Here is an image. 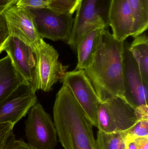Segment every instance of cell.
Returning a JSON list of instances; mask_svg holds the SVG:
<instances>
[{
    "instance_id": "32",
    "label": "cell",
    "mask_w": 148,
    "mask_h": 149,
    "mask_svg": "<svg viewBox=\"0 0 148 149\" xmlns=\"http://www.w3.org/2000/svg\"><path fill=\"white\" fill-rule=\"evenodd\" d=\"M81 0H76V2H77V5L79 6V4H80V2H81Z\"/></svg>"
},
{
    "instance_id": "6",
    "label": "cell",
    "mask_w": 148,
    "mask_h": 149,
    "mask_svg": "<svg viewBox=\"0 0 148 149\" xmlns=\"http://www.w3.org/2000/svg\"><path fill=\"white\" fill-rule=\"evenodd\" d=\"M28 113L25 132L28 144L36 149L55 148L58 137L49 114L39 103L32 107Z\"/></svg>"
},
{
    "instance_id": "10",
    "label": "cell",
    "mask_w": 148,
    "mask_h": 149,
    "mask_svg": "<svg viewBox=\"0 0 148 149\" xmlns=\"http://www.w3.org/2000/svg\"><path fill=\"white\" fill-rule=\"evenodd\" d=\"M129 45L124 41L123 55L124 100L135 109L148 105V84L145 83L139 68L129 50Z\"/></svg>"
},
{
    "instance_id": "13",
    "label": "cell",
    "mask_w": 148,
    "mask_h": 149,
    "mask_svg": "<svg viewBox=\"0 0 148 149\" xmlns=\"http://www.w3.org/2000/svg\"><path fill=\"white\" fill-rule=\"evenodd\" d=\"M109 26L114 37L120 42L132 36L134 26L133 11L127 0H112L109 12Z\"/></svg>"
},
{
    "instance_id": "8",
    "label": "cell",
    "mask_w": 148,
    "mask_h": 149,
    "mask_svg": "<svg viewBox=\"0 0 148 149\" xmlns=\"http://www.w3.org/2000/svg\"><path fill=\"white\" fill-rule=\"evenodd\" d=\"M30 10L36 31L42 38L68 41L74 22L73 15H58L47 8Z\"/></svg>"
},
{
    "instance_id": "17",
    "label": "cell",
    "mask_w": 148,
    "mask_h": 149,
    "mask_svg": "<svg viewBox=\"0 0 148 149\" xmlns=\"http://www.w3.org/2000/svg\"><path fill=\"white\" fill-rule=\"evenodd\" d=\"M133 11L134 26L132 36L134 38L143 34L148 27V7L141 0H127Z\"/></svg>"
},
{
    "instance_id": "5",
    "label": "cell",
    "mask_w": 148,
    "mask_h": 149,
    "mask_svg": "<svg viewBox=\"0 0 148 149\" xmlns=\"http://www.w3.org/2000/svg\"><path fill=\"white\" fill-rule=\"evenodd\" d=\"M137 121L134 109L120 97L101 102L98 107L97 128L103 132H125Z\"/></svg>"
},
{
    "instance_id": "14",
    "label": "cell",
    "mask_w": 148,
    "mask_h": 149,
    "mask_svg": "<svg viewBox=\"0 0 148 149\" xmlns=\"http://www.w3.org/2000/svg\"><path fill=\"white\" fill-rule=\"evenodd\" d=\"M103 29L93 30L82 38L76 47L78 62L75 70H84L90 66L97 51Z\"/></svg>"
},
{
    "instance_id": "22",
    "label": "cell",
    "mask_w": 148,
    "mask_h": 149,
    "mask_svg": "<svg viewBox=\"0 0 148 149\" xmlns=\"http://www.w3.org/2000/svg\"><path fill=\"white\" fill-rule=\"evenodd\" d=\"M14 125L9 122L0 123V149L4 146L10 136L14 133Z\"/></svg>"
},
{
    "instance_id": "1",
    "label": "cell",
    "mask_w": 148,
    "mask_h": 149,
    "mask_svg": "<svg viewBox=\"0 0 148 149\" xmlns=\"http://www.w3.org/2000/svg\"><path fill=\"white\" fill-rule=\"evenodd\" d=\"M124 41H118L108 29H104L93 62L84 70L101 102L115 97L124 100Z\"/></svg>"
},
{
    "instance_id": "2",
    "label": "cell",
    "mask_w": 148,
    "mask_h": 149,
    "mask_svg": "<svg viewBox=\"0 0 148 149\" xmlns=\"http://www.w3.org/2000/svg\"><path fill=\"white\" fill-rule=\"evenodd\" d=\"M53 116L57 137L64 149H97L93 126L65 85L56 94Z\"/></svg>"
},
{
    "instance_id": "25",
    "label": "cell",
    "mask_w": 148,
    "mask_h": 149,
    "mask_svg": "<svg viewBox=\"0 0 148 149\" xmlns=\"http://www.w3.org/2000/svg\"><path fill=\"white\" fill-rule=\"evenodd\" d=\"M18 0H0V13L5 12L17 3Z\"/></svg>"
},
{
    "instance_id": "9",
    "label": "cell",
    "mask_w": 148,
    "mask_h": 149,
    "mask_svg": "<svg viewBox=\"0 0 148 149\" xmlns=\"http://www.w3.org/2000/svg\"><path fill=\"white\" fill-rule=\"evenodd\" d=\"M36 91L24 81L0 102V123L15 125L37 103Z\"/></svg>"
},
{
    "instance_id": "21",
    "label": "cell",
    "mask_w": 148,
    "mask_h": 149,
    "mask_svg": "<svg viewBox=\"0 0 148 149\" xmlns=\"http://www.w3.org/2000/svg\"><path fill=\"white\" fill-rule=\"evenodd\" d=\"M49 3V0H18L16 5L19 8L30 10L47 8Z\"/></svg>"
},
{
    "instance_id": "20",
    "label": "cell",
    "mask_w": 148,
    "mask_h": 149,
    "mask_svg": "<svg viewBox=\"0 0 148 149\" xmlns=\"http://www.w3.org/2000/svg\"><path fill=\"white\" fill-rule=\"evenodd\" d=\"M125 132L126 137L134 140L148 136V120H138L136 124Z\"/></svg>"
},
{
    "instance_id": "12",
    "label": "cell",
    "mask_w": 148,
    "mask_h": 149,
    "mask_svg": "<svg viewBox=\"0 0 148 149\" xmlns=\"http://www.w3.org/2000/svg\"><path fill=\"white\" fill-rule=\"evenodd\" d=\"M10 35L33 47L41 37L36 31L30 10L13 6L4 13Z\"/></svg>"
},
{
    "instance_id": "29",
    "label": "cell",
    "mask_w": 148,
    "mask_h": 149,
    "mask_svg": "<svg viewBox=\"0 0 148 149\" xmlns=\"http://www.w3.org/2000/svg\"><path fill=\"white\" fill-rule=\"evenodd\" d=\"M126 149H138L135 139L126 137Z\"/></svg>"
},
{
    "instance_id": "7",
    "label": "cell",
    "mask_w": 148,
    "mask_h": 149,
    "mask_svg": "<svg viewBox=\"0 0 148 149\" xmlns=\"http://www.w3.org/2000/svg\"><path fill=\"white\" fill-rule=\"evenodd\" d=\"M62 81L69 88L90 124L97 128V112L101 102L84 70L67 72Z\"/></svg>"
},
{
    "instance_id": "23",
    "label": "cell",
    "mask_w": 148,
    "mask_h": 149,
    "mask_svg": "<svg viewBox=\"0 0 148 149\" xmlns=\"http://www.w3.org/2000/svg\"><path fill=\"white\" fill-rule=\"evenodd\" d=\"M10 36L5 15L0 13V38L5 42Z\"/></svg>"
},
{
    "instance_id": "31",
    "label": "cell",
    "mask_w": 148,
    "mask_h": 149,
    "mask_svg": "<svg viewBox=\"0 0 148 149\" xmlns=\"http://www.w3.org/2000/svg\"><path fill=\"white\" fill-rule=\"evenodd\" d=\"M144 5H146L147 7H148V0H141Z\"/></svg>"
},
{
    "instance_id": "18",
    "label": "cell",
    "mask_w": 148,
    "mask_h": 149,
    "mask_svg": "<svg viewBox=\"0 0 148 149\" xmlns=\"http://www.w3.org/2000/svg\"><path fill=\"white\" fill-rule=\"evenodd\" d=\"M125 132L106 133L99 130L96 141L97 149H126Z\"/></svg>"
},
{
    "instance_id": "16",
    "label": "cell",
    "mask_w": 148,
    "mask_h": 149,
    "mask_svg": "<svg viewBox=\"0 0 148 149\" xmlns=\"http://www.w3.org/2000/svg\"><path fill=\"white\" fill-rule=\"evenodd\" d=\"M129 45V51L135 61L142 77L148 84V38L142 34L134 38Z\"/></svg>"
},
{
    "instance_id": "26",
    "label": "cell",
    "mask_w": 148,
    "mask_h": 149,
    "mask_svg": "<svg viewBox=\"0 0 148 149\" xmlns=\"http://www.w3.org/2000/svg\"><path fill=\"white\" fill-rule=\"evenodd\" d=\"M11 149H36L25 142L22 139L15 140Z\"/></svg>"
},
{
    "instance_id": "15",
    "label": "cell",
    "mask_w": 148,
    "mask_h": 149,
    "mask_svg": "<svg viewBox=\"0 0 148 149\" xmlns=\"http://www.w3.org/2000/svg\"><path fill=\"white\" fill-rule=\"evenodd\" d=\"M24 81L8 56L0 59V102Z\"/></svg>"
},
{
    "instance_id": "28",
    "label": "cell",
    "mask_w": 148,
    "mask_h": 149,
    "mask_svg": "<svg viewBox=\"0 0 148 149\" xmlns=\"http://www.w3.org/2000/svg\"><path fill=\"white\" fill-rule=\"evenodd\" d=\"M15 140V136L14 133H12L8 138L4 146L1 149H11Z\"/></svg>"
},
{
    "instance_id": "3",
    "label": "cell",
    "mask_w": 148,
    "mask_h": 149,
    "mask_svg": "<svg viewBox=\"0 0 148 149\" xmlns=\"http://www.w3.org/2000/svg\"><path fill=\"white\" fill-rule=\"evenodd\" d=\"M112 0H81L76 11L71 35L67 43L73 49L88 32L108 29L109 12Z\"/></svg>"
},
{
    "instance_id": "11",
    "label": "cell",
    "mask_w": 148,
    "mask_h": 149,
    "mask_svg": "<svg viewBox=\"0 0 148 149\" xmlns=\"http://www.w3.org/2000/svg\"><path fill=\"white\" fill-rule=\"evenodd\" d=\"M13 66L25 81L36 91V59L33 47L15 37L10 36L3 48Z\"/></svg>"
},
{
    "instance_id": "30",
    "label": "cell",
    "mask_w": 148,
    "mask_h": 149,
    "mask_svg": "<svg viewBox=\"0 0 148 149\" xmlns=\"http://www.w3.org/2000/svg\"><path fill=\"white\" fill-rule=\"evenodd\" d=\"M4 43L5 42H3L0 38V53H1L3 51Z\"/></svg>"
},
{
    "instance_id": "27",
    "label": "cell",
    "mask_w": 148,
    "mask_h": 149,
    "mask_svg": "<svg viewBox=\"0 0 148 149\" xmlns=\"http://www.w3.org/2000/svg\"><path fill=\"white\" fill-rule=\"evenodd\" d=\"M138 149H148V136L135 139Z\"/></svg>"
},
{
    "instance_id": "4",
    "label": "cell",
    "mask_w": 148,
    "mask_h": 149,
    "mask_svg": "<svg viewBox=\"0 0 148 149\" xmlns=\"http://www.w3.org/2000/svg\"><path fill=\"white\" fill-rule=\"evenodd\" d=\"M32 47L36 56V90L49 92L55 84L62 81L69 66L59 62L56 50L43 38Z\"/></svg>"
},
{
    "instance_id": "24",
    "label": "cell",
    "mask_w": 148,
    "mask_h": 149,
    "mask_svg": "<svg viewBox=\"0 0 148 149\" xmlns=\"http://www.w3.org/2000/svg\"><path fill=\"white\" fill-rule=\"evenodd\" d=\"M137 120H148V105L140 106L135 109Z\"/></svg>"
},
{
    "instance_id": "19",
    "label": "cell",
    "mask_w": 148,
    "mask_h": 149,
    "mask_svg": "<svg viewBox=\"0 0 148 149\" xmlns=\"http://www.w3.org/2000/svg\"><path fill=\"white\" fill-rule=\"evenodd\" d=\"M78 8L76 0H49L48 8L58 15L71 14Z\"/></svg>"
}]
</instances>
